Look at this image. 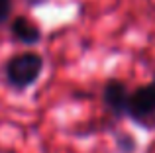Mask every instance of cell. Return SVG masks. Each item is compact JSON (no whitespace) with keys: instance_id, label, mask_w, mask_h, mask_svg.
<instances>
[{"instance_id":"obj_1","label":"cell","mask_w":155,"mask_h":153,"mask_svg":"<svg viewBox=\"0 0 155 153\" xmlns=\"http://www.w3.org/2000/svg\"><path fill=\"white\" fill-rule=\"evenodd\" d=\"M43 73V57L35 51L12 55L4 63V79L14 90H26L38 83Z\"/></svg>"},{"instance_id":"obj_2","label":"cell","mask_w":155,"mask_h":153,"mask_svg":"<svg viewBox=\"0 0 155 153\" xmlns=\"http://www.w3.org/2000/svg\"><path fill=\"white\" fill-rule=\"evenodd\" d=\"M126 116L143 130H155V83L137 86L130 92Z\"/></svg>"},{"instance_id":"obj_3","label":"cell","mask_w":155,"mask_h":153,"mask_svg":"<svg viewBox=\"0 0 155 153\" xmlns=\"http://www.w3.org/2000/svg\"><path fill=\"white\" fill-rule=\"evenodd\" d=\"M128 84L120 79H108L102 86V102L106 110L114 116V118H122L126 116V104H128Z\"/></svg>"},{"instance_id":"obj_4","label":"cell","mask_w":155,"mask_h":153,"mask_svg":"<svg viewBox=\"0 0 155 153\" xmlns=\"http://www.w3.org/2000/svg\"><path fill=\"white\" fill-rule=\"evenodd\" d=\"M10 35L22 45H38L41 41V28L28 16H16L10 22Z\"/></svg>"},{"instance_id":"obj_5","label":"cell","mask_w":155,"mask_h":153,"mask_svg":"<svg viewBox=\"0 0 155 153\" xmlns=\"http://www.w3.org/2000/svg\"><path fill=\"white\" fill-rule=\"evenodd\" d=\"M116 145H118V151L120 153H134L136 147H137V143L130 134H122V135L116 138Z\"/></svg>"},{"instance_id":"obj_6","label":"cell","mask_w":155,"mask_h":153,"mask_svg":"<svg viewBox=\"0 0 155 153\" xmlns=\"http://www.w3.org/2000/svg\"><path fill=\"white\" fill-rule=\"evenodd\" d=\"M12 0H0V26L6 24L12 16Z\"/></svg>"},{"instance_id":"obj_7","label":"cell","mask_w":155,"mask_h":153,"mask_svg":"<svg viewBox=\"0 0 155 153\" xmlns=\"http://www.w3.org/2000/svg\"><path fill=\"white\" fill-rule=\"evenodd\" d=\"M28 8H41L45 4H49V0H22Z\"/></svg>"}]
</instances>
